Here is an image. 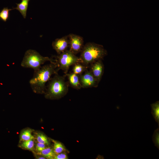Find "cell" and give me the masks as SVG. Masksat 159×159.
<instances>
[{
  "mask_svg": "<svg viewBox=\"0 0 159 159\" xmlns=\"http://www.w3.org/2000/svg\"><path fill=\"white\" fill-rule=\"evenodd\" d=\"M32 131L29 129L23 131L20 136V140L22 142L34 139V138L32 134Z\"/></svg>",
  "mask_w": 159,
  "mask_h": 159,
  "instance_id": "cell-16",
  "label": "cell"
},
{
  "mask_svg": "<svg viewBox=\"0 0 159 159\" xmlns=\"http://www.w3.org/2000/svg\"><path fill=\"white\" fill-rule=\"evenodd\" d=\"M29 0H22L21 3L17 4L16 7L14 8L19 11L24 18H25L26 16V12Z\"/></svg>",
  "mask_w": 159,
  "mask_h": 159,
  "instance_id": "cell-11",
  "label": "cell"
},
{
  "mask_svg": "<svg viewBox=\"0 0 159 159\" xmlns=\"http://www.w3.org/2000/svg\"><path fill=\"white\" fill-rule=\"evenodd\" d=\"M68 159L67 154L64 153H61L55 155L54 159Z\"/></svg>",
  "mask_w": 159,
  "mask_h": 159,
  "instance_id": "cell-22",
  "label": "cell"
},
{
  "mask_svg": "<svg viewBox=\"0 0 159 159\" xmlns=\"http://www.w3.org/2000/svg\"><path fill=\"white\" fill-rule=\"evenodd\" d=\"M54 59L58 70H62L65 74L67 73L70 66L77 63H82L80 57H77L69 49L55 56Z\"/></svg>",
  "mask_w": 159,
  "mask_h": 159,
  "instance_id": "cell-5",
  "label": "cell"
},
{
  "mask_svg": "<svg viewBox=\"0 0 159 159\" xmlns=\"http://www.w3.org/2000/svg\"><path fill=\"white\" fill-rule=\"evenodd\" d=\"M13 9H9L7 7L4 8L0 11V19L6 22L9 17V11Z\"/></svg>",
  "mask_w": 159,
  "mask_h": 159,
  "instance_id": "cell-18",
  "label": "cell"
},
{
  "mask_svg": "<svg viewBox=\"0 0 159 159\" xmlns=\"http://www.w3.org/2000/svg\"><path fill=\"white\" fill-rule=\"evenodd\" d=\"M65 76L54 74L48 81L46 86L44 93L47 98L51 99H58L63 97L67 93L69 84L65 80Z\"/></svg>",
  "mask_w": 159,
  "mask_h": 159,
  "instance_id": "cell-3",
  "label": "cell"
},
{
  "mask_svg": "<svg viewBox=\"0 0 159 159\" xmlns=\"http://www.w3.org/2000/svg\"><path fill=\"white\" fill-rule=\"evenodd\" d=\"M68 80V84L73 88L77 90L82 88L80 83L79 76L73 72L65 74Z\"/></svg>",
  "mask_w": 159,
  "mask_h": 159,
  "instance_id": "cell-10",
  "label": "cell"
},
{
  "mask_svg": "<svg viewBox=\"0 0 159 159\" xmlns=\"http://www.w3.org/2000/svg\"><path fill=\"white\" fill-rule=\"evenodd\" d=\"M90 71L99 83L103 74L104 65L102 61H97L90 65Z\"/></svg>",
  "mask_w": 159,
  "mask_h": 159,
  "instance_id": "cell-9",
  "label": "cell"
},
{
  "mask_svg": "<svg viewBox=\"0 0 159 159\" xmlns=\"http://www.w3.org/2000/svg\"><path fill=\"white\" fill-rule=\"evenodd\" d=\"M107 54V51L102 45L93 42H88L84 45L80 58L81 63L88 67L93 62L102 60Z\"/></svg>",
  "mask_w": 159,
  "mask_h": 159,
  "instance_id": "cell-2",
  "label": "cell"
},
{
  "mask_svg": "<svg viewBox=\"0 0 159 159\" xmlns=\"http://www.w3.org/2000/svg\"><path fill=\"white\" fill-rule=\"evenodd\" d=\"M47 61L54 62H55V60L53 58L43 57L36 50L30 49L25 52L21 65L23 67L32 68L35 71Z\"/></svg>",
  "mask_w": 159,
  "mask_h": 159,
  "instance_id": "cell-4",
  "label": "cell"
},
{
  "mask_svg": "<svg viewBox=\"0 0 159 159\" xmlns=\"http://www.w3.org/2000/svg\"><path fill=\"white\" fill-rule=\"evenodd\" d=\"M53 143V151L56 155L63 153L66 150V149L61 143L56 140H52Z\"/></svg>",
  "mask_w": 159,
  "mask_h": 159,
  "instance_id": "cell-15",
  "label": "cell"
},
{
  "mask_svg": "<svg viewBox=\"0 0 159 159\" xmlns=\"http://www.w3.org/2000/svg\"><path fill=\"white\" fill-rule=\"evenodd\" d=\"M73 65L72 72L78 75L83 73L88 68L81 63H77Z\"/></svg>",
  "mask_w": 159,
  "mask_h": 159,
  "instance_id": "cell-14",
  "label": "cell"
},
{
  "mask_svg": "<svg viewBox=\"0 0 159 159\" xmlns=\"http://www.w3.org/2000/svg\"><path fill=\"white\" fill-rule=\"evenodd\" d=\"M37 140L38 142L49 145V142L47 137L44 134L41 133H38L37 135Z\"/></svg>",
  "mask_w": 159,
  "mask_h": 159,
  "instance_id": "cell-19",
  "label": "cell"
},
{
  "mask_svg": "<svg viewBox=\"0 0 159 159\" xmlns=\"http://www.w3.org/2000/svg\"><path fill=\"white\" fill-rule=\"evenodd\" d=\"M58 71L55 62H50L34 71L33 76L29 81L33 91L36 93H44L46 82L49 81L53 75L58 73Z\"/></svg>",
  "mask_w": 159,
  "mask_h": 159,
  "instance_id": "cell-1",
  "label": "cell"
},
{
  "mask_svg": "<svg viewBox=\"0 0 159 159\" xmlns=\"http://www.w3.org/2000/svg\"><path fill=\"white\" fill-rule=\"evenodd\" d=\"M159 126L155 130L152 136L153 142L157 148L159 149Z\"/></svg>",
  "mask_w": 159,
  "mask_h": 159,
  "instance_id": "cell-20",
  "label": "cell"
},
{
  "mask_svg": "<svg viewBox=\"0 0 159 159\" xmlns=\"http://www.w3.org/2000/svg\"><path fill=\"white\" fill-rule=\"evenodd\" d=\"M79 76L82 88L97 87L99 83L88 69Z\"/></svg>",
  "mask_w": 159,
  "mask_h": 159,
  "instance_id": "cell-6",
  "label": "cell"
},
{
  "mask_svg": "<svg viewBox=\"0 0 159 159\" xmlns=\"http://www.w3.org/2000/svg\"><path fill=\"white\" fill-rule=\"evenodd\" d=\"M37 154L50 159H54L56 155L53 149L50 147H46L40 152H38Z\"/></svg>",
  "mask_w": 159,
  "mask_h": 159,
  "instance_id": "cell-13",
  "label": "cell"
},
{
  "mask_svg": "<svg viewBox=\"0 0 159 159\" xmlns=\"http://www.w3.org/2000/svg\"><path fill=\"white\" fill-rule=\"evenodd\" d=\"M52 46L53 49L55 50L58 54H60L67 50V48L69 47V40L68 35L56 39L52 42Z\"/></svg>",
  "mask_w": 159,
  "mask_h": 159,
  "instance_id": "cell-8",
  "label": "cell"
},
{
  "mask_svg": "<svg viewBox=\"0 0 159 159\" xmlns=\"http://www.w3.org/2000/svg\"><path fill=\"white\" fill-rule=\"evenodd\" d=\"M68 35L69 40V50L75 54L81 52L84 46L83 37L73 34Z\"/></svg>",
  "mask_w": 159,
  "mask_h": 159,
  "instance_id": "cell-7",
  "label": "cell"
},
{
  "mask_svg": "<svg viewBox=\"0 0 159 159\" xmlns=\"http://www.w3.org/2000/svg\"><path fill=\"white\" fill-rule=\"evenodd\" d=\"M38 159H46V158H45V157H38Z\"/></svg>",
  "mask_w": 159,
  "mask_h": 159,
  "instance_id": "cell-23",
  "label": "cell"
},
{
  "mask_svg": "<svg viewBox=\"0 0 159 159\" xmlns=\"http://www.w3.org/2000/svg\"><path fill=\"white\" fill-rule=\"evenodd\" d=\"M151 113L155 121L159 126V102L157 101L151 105Z\"/></svg>",
  "mask_w": 159,
  "mask_h": 159,
  "instance_id": "cell-12",
  "label": "cell"
},
{
  "mask_svg": "<svg viewBox=\"0 0 159 159\" xmlns=\"http://www.w3.org/2000/svg\"><path fill=\"white\" fill-rule=\"evenodd\" d=\"M34 144L33 139H32L23 142L20 146L24 149L32 150L34 148Z\"/></svg>",
  "mask_w": 159,
  "mask_h": 159,
  "instance_id": "cell-17",
  "label": "cell"
},
{
  "mask_svg": "<svg viewBox=\"0 0 159 159\" xmlns=\"http://www.w3.org/2000/svg\"><path fill=\"white\" fill-rule=\"evenodd\" d=\"M35 147L38 152H39L46 148V145L38 142L36 144Z\"/></svg>",
  "mask_w": 159,
  "mask_h": 159,
  "instance_id": "cell-21",
  "label": "cell"
}]
</instances>
